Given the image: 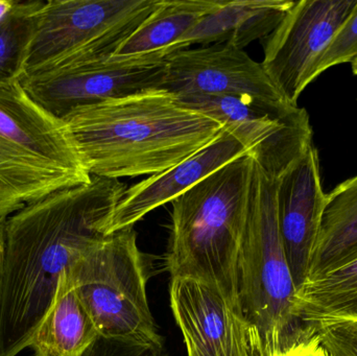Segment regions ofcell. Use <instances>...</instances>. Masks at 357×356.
I'll return each mask as SVG.
<instances>
[{"label": "cell", "instance_id": "6da1fadb", "mask_svg": "<svg viewBox=\"0 0 357 356\" xmlns=\"http://www.w3.org/2000/svg\"><path fill=\"white\" fill-rule=\"evenodd\" d=\"M125 192L119 180L92 176L89 183L56 192L4 222L0 356L29 347L61 278L108 236L107 223Z\"/></svg>", "mask_w": 357, "mask_h": 356}, {"label": "cell", "instance_id": "7a4b0ae2", "mask_svg": "<svg viewBox=\"0 0 357 356\" xmlns=\"http://www.w3.org/2000/svg\"><path fill=\"white\" fill-rule=\"evenodd\" d=\"M63 121L90 175L115 180L167 171L224 129L163 89L82 107Z\"/></svg>", "mask_w": 357, "mask_h": 356}, {"label": "cell", "instance_id": "3957f363", "mask_svg": "<svg viewBox=\"0 0 357 356\" xmlns=\"http://www.w3.org/2000/svg\"><path fill=\"white\" fill-rule=\"evenodd\" d=\"M254 159L231 161L172 202V279L209 284L239 314L238 265Z\"/></svg>", "mask_w": 357, "mask_h": 356}, {"label": "cell", "instance_id": "277c9868", "mask_svg": "<svg viewBox=\"0 0 357 356\" xmlns=\"http://www.w3.org/2000/svg\"><path fill=\"white\" fill-rule=\"evenodd\" d=\"M276 190L277 180L254 161L238 265L239 314L250 356H289L308 336L279 231Z\"/></svg>", "mask_w": 357, "mask_h": 356}, {"label": "cell", "instance_id": "5b68a950", "mask_svg": "<svg viewBox=\"0 0 357 356\" xmlns=\"http://www.w3.org/2000/svg\"><path fill=\"white\" fill-rule=\"evenodd\" d=\"M91 179L64 121L36 104L19 81L0 84V224Z\"/></svg>", "mask_w": 357, "mask_h": 356}, {"label": "cell", "instance_id": "8992f818", "mask_svg": "<svg viewBox=\"0 0 357 356\" xmlns=\"http://www.w3.org/2000/svg\"><path fill=\"white\" fill-rule=\"evenodd\" d=\"M66 276L100 336L163 348L149 307L148 270L134 227L107 236Z\"/></svg>", "mask_w": 357, "mask_h": 356}, {"label": "cell", "instance_id": "52a82bcc", "mask_svg": "<svg viewBox=\"0 0 357 356\" xmlns=\"http://www.w3.org/2000/svg\"><path fill=\"white\" fill-rule=\"evenodd\" d=\"M171 54L165 49L130 56H68L23 73L18 81L36 104L63 121L82 107L162 89Z\"/></svg>", "mask_w": 357, "mask_h": 356}, {"label": "cell", "instance_id": "ba28073f", "mask_svg": "<svg viewBox=\"0 0 357 356\" xmlns=\"http://www.w3.org/2000/svg\"><path fill=\"white\" fill-rule=\"evenodd\" d=\"M158 0L44 2L25 61L29 72L67 56H112L155 10ZM22 73V75H23Z\"/></svg>", "mask_w": 357, "mask_h": 356}, {"label": "cell", "instance_id": "9c48e42d", "mask_svg": "<svg viewBox=\"0 0 357 356\" xmlns=\"http://www.w3.org/2000/svg\"><path fill=\"white\" fill-rule=\"evenodd\" d=\"M187 108L230 130L247 148L256 164L278 180L312 146L305 109L234 96L176 95Z\"/></svg>", "mask_w": 357, "mask_h": 356}, {"label": "cell", "instance_id": "30bf717a", "mask_svg": "<svg viewBox=\"0 0 357 356\" xmlns=\"http://www.w3.org/2000/svg\"><path fill=\"white\" fill-rule=\"evenodd\" d=\"M357 0L294 2L264 39L262 66L283 98L294 106L314 79V71Z\"/></svg>", "mask_w": 357, "mask_h": 356}, {"label": "cell", "instance_id": "8fae6325", "mask_svg": "<svg viewBox=\"0 0 357 356\" xmlns=\"http://www.w3.org/2000/svg\"><path fill=\"white\" fill-rule=\"evenodd\" d=\"M162 89L174 95L234 96L289 104L261 63L228 43L186 48L169 54Z\"/></svg>", "mask_w": 357, "mask_h": 356}, {"label": "cell", "instance_id": "7c38bea8", "mask_svg": "<svg viewBox=\"0 0 357 356\" xmlns=\"http://www.w3.org/2000/svg\"><path fill=\"white\" fill-rule=\"evenodd\" d=\"M326 194L314 144L277 180L279 231L296 288L305 282L320 232Z\"/></svg>", "mask_w": 357, "mask_h": 356}, {"label": "cell", "instance_id": "4fadbf2b", "mask_svg": "<svg viewBox=\"0 0 357 356\" xmlns=\"http://www.w3.org/2000/svg\"><path fill=\"white\" fill-rule=\"evenodd\" d=\"M249 154L243 142L224 127L211 142L182 162L126 189L107 223V235L134 227L155 209L172 203L231 161Z\"/></svg>", "mask_w": 357, "mask_h": 356}, {"label": "cell", "instance_id": "5bb4252c", "mask_svg": "<svg viewBox=\"0 0 357 356\" xmlns=\"http://www.w3.org/2000/svg\"><path fill=\"white\" fill-rule=\"evenodd\" d=\"M171 307L187 355L224 356L249 349L241 316L209 284L187 278L172 279Z\"/></svg>", "mask_w": 357, "mask_h": 356}, {"label": "cell", "instance_id": "9a60e30c", "mask_svg": "<svg viewBox=\"0 0 357 356\" xmlns=\"http://www.w3.org/2000/svg\"><path fill=\"white\" fill-rule=\"evenodd\" d=\"M289 0H220L186 35L173 46L174 52L189 46L228 43L243 49L275 31L287 10Z\"/></svg>", "mask_w": 357, "mask_h": 356}, {"label": "cell", "instance_id": "2e32d148", "mask_svg": "<svg viewBox=\"0 0 357 356\" xmlns=\"http://www.w3.org/2000/svg\"><path fill=\"white\" fill-rule=\"evenodd\" d=\"M98 336L91 317L64 274L56 299L29 347L36 356H82Z\"/></svg>", "mask_w": 357, "mask_h": 356}, {"label": "cell", "instance_id": "e0dca14e", "mask_svg": "<svg viewBox=\"0 0 357 356\" xmlns=\"http://www.w3.org/2000/svg\"><path fill=\"white\" fill-rule=\"evenodd\" d=\"M298 315L305 327L357 320V249L297 290Z\"/></svg>", "mask_w": 357, "mask_h": 356}, {"label": "cell", "instance_id": "ac0fdd59", "mask_svg": "<svg viewBox=\"0 0 357 356\" xmlns=\"http://www.w3.org/2000/svg\"><path fill=\"white\" fill-rule=\"evenodd\" d=\"M220 0H158L155 10L113 56H130L169 49L209 14Z\"/></svg>", "mask_w": 357, "mask_h": 356}, {"label": "cell", "instance_id": "d6986e66", "mask_svg": "<svg viewBox=\"0 0 357 356\" xmlns=\"http://www.w3.org/2000/svg\"><path fill=\"white\" fill-rule=\"evenodd\" d=\"M357 249V176L326 194L308 278L326 271Z\"/></svg>", "mask_w": 357, "mask_h": 356}, {"label": "cell", "instance_id": "ffe728a7", "mask_svg": "<svg viewBox=\"0 0 357 356\" xmlns=\"http://www.w3.org/2000/svg\"><path fill=\"white\" fill-rule=\"evenodd\" d=\"M45 1H19L0 22V84L18 81L24 71L40 10Z\"/></svg>", "mask_w": 357, "mask_h": 356}, {"label": "cell", "instance_id": "44dd1931", "mask_svg": "<svg viewBox=\"0 0 357 356\" xmlns=\"http://www.w3.org/2000/svg\"><path fill=\"white\" fill-rule=\"evenodd\" d=\"M328 356H357V320H337L307 326Z\"/></svg>", "mask_w": 357, "mask_h": 356}, {"label": "cell", "instance_id": "7402d4cb", "mask_svg": "<svg viewBox=\"0 0 357 356\" xmlns=\"http://www.w3.org/2000/svg\"><path fill=\"white\" fill-rule=\"evenodd\" d=\"M357 58V3L345 22L340 27L321 58L314 79L331 67L352 63Z\"/></svg>", "mask_w": 357, "mask_h": 356}, {"label": "cell", "instance_id": "603a6c76", "mask_svg": "<svg viewBox=\"0 0 357 356\" xmlns=\"http://www.w3.org/2000/svg\"><path fill=\"white\" fill-rule=\"evenodd\" d=\"M82 356H167L163 348L98 336Z\"/></svg>", "mask_w": 357, "mask_h": 356}, {"label": "cell", "instance_id": "cb8c5ba5", "mask_svg": "<svg viewBox=\"0 0 357 356\" xmlns=\"http://www.w3.org/2000/svg\"><path fill=\"white\" fill-rule=\"evenodd\" d=\"M289 356H323L322 350L312 334Z\"/></svg>", "mask_w": 357, "mask_h": 356}, {"label": "cell", "instance_id": "d4e9b609", "mask_svg": "<svg viewBox=\"0 0 357 356\" xmlns=\"http://www.w3.org/2000/svg\"><path fill=\"white\" fill-rule=\"evenodd\" d=\"M18 3L19 0H0V22L14 12Z\"/></svg>", "mask_w": 357, "mask_h": 356}, {"label": "cell", "instance_id": "484cf974", "mask_svg": "<svg viewBox=\"0 0 357 356\" xmlns=\"http://www.w3.org/2000/svg\"><path fill=\"white\" fill-rule=\"evenodd\" d=\"M3 224H0V295H1L2 254H3Z\"/></svg>", "mask_w": 357, "mask_h": 356}, {"label": "cell", "instance_id": "4316f807", "mask_svg": "<svg viewBox=\"0 0 357 356\" xmlns=\"http://www.w3.org/2000/svg\"><path fill=\"white\" fill-rule=\"evenodd\" d=\"M224 356H250V351L248 348L237 349V350Z\"/></svg>", "mask_w": 357, "mask_h": 356}, {"label": "cell", "instance_id": "83f0119b", "mask_svg": "<svg viewBox=\"0 0 357 356\" xmlns=\"http://www.w3.org/2000/svg\"><path fill=\"white\" fill-rule=\"evenodd\" d=\"M352 71L357 75V58L351 63Z\"/></svg>", "mask_w": 357, "mask_h": 356}]
</instances>
